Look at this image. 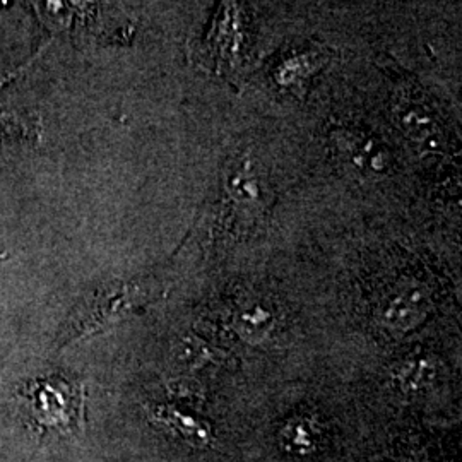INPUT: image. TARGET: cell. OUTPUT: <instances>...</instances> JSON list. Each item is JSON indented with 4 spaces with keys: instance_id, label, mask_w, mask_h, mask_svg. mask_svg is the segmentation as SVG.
Wrapping results in <instances>:
<instances>
[{
    "instance_id": "cell-9",
    "label": "cell",
    "mask_w": 462,
    "mask_h": 462,
    "mask_svg": "<svg viewBox=\"0 0 462 462\" xmlns=\"http://www.w3.org/2000/svg\"><path fill=\"white\" fill-rule=\"evenodd\" d=\"M437 374V362L430 355H411L393 368L391 379L402 394L416 396L429 391Z\"/></svg>"
},
{
    "instance_id": "cell-5",
    "label": "cell",
    "mask_w": 462,
    "mask_h": 462,
    "mask_svg": "<svg viewBox=\"0 0 462 462\" xmlns=\"http://www.w3.org/2000/svg\"><path fill=\"white\" fill-rule=\"evenodd\" d=\"M393 110L397 127L414 146L429 152H439L444 148L446 137L442 124L425 101L410 93H399L394 98Z\"/></svg>"
},
{
    "instance_id": "cell-4",
    "label": "cell",
    "mask_w": 462,
    "mask_h": 462,
    "mask_svg": "<svg viewBox=\"0 0 462 462\" xmlns=\"http://www.w3.org/2000/svg\"><path fill=\"white\" fill-rule=\"evenodd\" d=\"M330 139L347 165L368 179L385 177L394 165L391 151L379 139L356 129H334Z\"/></svg>"
},
{
    "instance_id": "cell-10",
    "label": "cell",
    "mask_w": 462,
    "mask_h": 462,
    "mask_svg": "<svg viewBox=\"0 0 462 462\" xmlns=\"http://www.w3.org/2000/svg\"><path fill=\"white\" fill-rule=\"evenodd\" d=\"M67 385L64 382H38L32 391L33 411L40 423L47 425H60L67 423V410L62 408L67 404Z\"/></svg>"
},
{
    "instance_id": "cell-2",
    "label": "cell",
    "mask_w": 462,
    "mask_h": 462,
    "mask_svg": "<svg viewBox=\"0 0 462 462\" xmlns=\"http://www.w3.org/2000/svg\"><path fill=\"white\" fill-rule=\"evenodd\" d=\"M225 190L233 208L244 215L264 211L269 202V187L264 170L250 152H240L225 168Z\"/></svg>"
},
{
    "instance_id": "cell-7",
    "label": "cell",
    "mask_w": 462,
    "mask_h": 462,
    "mask_svg": "<svg viewBox=\"0 0 462 462\" xmlns=\"http://www.w3.org/2000/svg\"><path fill=\"white\" fill-rule=\"evenodd\" d=\"M149 420L160 429L166 430L175 439L196 448L211 447L215 440V431L208 421L171 404L152 406L149 410Z\"/></svg>"
},
{
    "instance_id": "cell-12",
    "label": "cell",
    "mask_w": 462,
    "mask_h": 462,
    "mask_svg": "<svg viewBox=\"0 0 462 462\" xmlns=\"http://www.w3.org/2000/svg\"><path fill=\"white\" fill-rule=\"evenodd\" d=\"M315 431L317 430L309 420H305V418L291 420L281 430V446L291 454H300V456L309 454L317 446Z\"/></svg>"
},
{
    "instance_id": "cell-14",
    "label": "cell",
    "mask_w": 462,
    "mask_h": 462,
    "mask_svg": "<svg viewBox=\"0 0 462 462\" xmlns=\"http://www.w3.org/2000/svg\"><path fill=\"white\" fill-rule=\"evenodd\" d=\"M173 396L177 397L179 401H187V402H198L202 399V389L199 387L196 382L192 383H185L180 382L173 387Z\"/></svg>"
},
{
    "instance_id": "cell-11",
    "label": "cell",
    "mask_w": 462,
    "mask_h": 462,
    "mask_svg": "<svg viewBox=\"0 0 462 462\" xmlns=\"http://www.w3.org/2000/svg\"><path fill=\"white\" fill-rule=\"evenodd\" d=\"M233 328L244 341L257 345L271 336L276 328V317L263 303H250L235 314Z\"/></svg>"
},
{
    "instance_id": "cell-1",
    "label": "cell",
    "mask_w": 462,
    "mask_h": 462,
    "mask_svg": "<svg viewBox=\"0 0 462 462\" xmlns=\"http://www.w3.org/2000/svg\"><path fill=\"white\" fill-rule=\"evenodd\" d=\"M148 297V290H144L141 284H120L99 293L98 297L88 303L84 312H78L74 317L64 343H70L76 337L112 324L116 319L129 314L135 307L143 305Z\"/></svg>"
},
{
    "instance_id": "cell-6",
    "label": "cell",
    "mask_w": 462,
    "mask_h": 462,
    "mask_svg": "<svg viewBox=\"0 0 462 462\" xmlns=\"http://www.w3.org/2000/svg\"><path fill=\"white\" fill-rule=\"evenodd\" d=\"M242 9L235 2H225L217 13L215 24L209 33V53L211 60L221 70L235 69L240 64L245 42Z\"/></svg>"
},
{
    "instance_id": "cell-3",
    "label": "cell",
    "mask_w": 462,
    "mask_h": 462,
    "mask_svg": "<svg viewBox=\"0 0 462 462\" xmlns=\"http://www.w3.org/2000/svg\"><path fill=\"white\" fill-rule=\"evenodd\" d=\"M431 310V295L423 282L401 281L380 305V324L391 332L404 334L416 329Z\"/></svg>"
},
{
    "instance_id": "cell-8",
    "label": "cell",
    "mask_w": 462,
    "mask_h": 462,
    "mask_svg": "<svg viewBox=\"0 0 462 462\" xmlns=\"http://www.w3.org/2000/svg\"><path fill=\"white\" fill-rule=\"evenodd\" d=\"M329 60V55L320 51V50H307V51H298L290 55L281 62L280 67H276V83L281 88H286L293 91L298 97H303V89L310 78L314 76L320 67L324 66Z\"/></svg>"
},
{
    "instance_id": "cell-13",
    "label": "cell",
    "mask_w": 462,
    "mask_h": 462,
    "mask_svg": "<svg viewBox=\"0 0 462 462\" xmlns=\"http://www.w3.org/2000/svg\"><path fill=\"white\" fill-rule=\"evenodd\" d=\"M216 349L208 343L200 341L198 337L185 339L180 346V360L182 364L190 366L192 370L202 368L211 362H215Z\"/></svg>"
}]
</instances>
